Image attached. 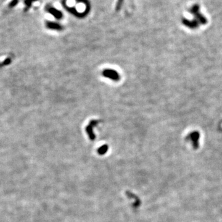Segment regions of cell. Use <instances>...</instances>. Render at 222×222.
Returning a JSON list of instances; mask_svg holds the SVG:
<instances>
[{"instance_id": "1", "label": "cell", "mask_w": 222, "mask_h": 222, "mask_svg": "<svg viewBox=\"0 0 222 222\" xmlns=\"http://www.w3.org/2000/svg\"><path fill=\"white\" fill-rule=\"evenodd\" d=\"M199 10V6L198 4H195L192 6L189 11L193 14L194 19L193 21H189L185 19L183 21L185 25L189 28L194 29L198 27L199 24H206L207 23V19L203 15L201 14Z\"/></svg>"}, {"instance_id": "2", "label": "cell", "mask_w": 222, "mask_h": 222, "mask_svg": "<svg viewBox=\"0 0 222 222\" xmlns=\"http://www.w3.org/2000/svg\"><path fill=\"white\" fill-rule=\"evenodd\" d=\"M102 75L104 77L109 78L111 80H114V81L119 80L120 78L119 75L116 71L114 70H111V69H106L105 70H104L102 72Z\"/></svg>"}, {"instance_id": "3", "label": "cell", "mask_w": 222, "mask_h": 222, "mask_svg": "<svg viewBox=\"0 0 222 222\" xmlns=\"http://www.w3.org/2000/svg\"><path fill=\"white\" fill-rule=\"evenodd\" d=\"M97 123V122L95 120H93L90 122V125L87 127V132L91 140H95V135L93 133V127H95Z\"/></svg>"}, {"instance_id": "4", "label": "cell", "mask_w": 222, "mask_h": 222, "mask_svg": "<svg viewBox=\"0 0 222 222\" xmlns=\"http://www.w3.org/2000/svg\"><path fill=\"white\" fill-rule=\"evenodd\" d=\"M126 194L129 198L135 200V203L133 204V206L135 207H138L140 206V205L141 204V201L138 197H136L135 194H133V193H132L131 192H130V191H127Z\"/></svg>"}, {"instance_id": "5", "label": "cell", "mask_w": 222, "mask_h": 222, "mask_svg": "<svg viewBox=\"0 0 222 222\" xmlns=\"http://www.w3.org/2000/svg\"><path fill=\"white\" fill-rule=\"evenodd\" d=\"M108 150V146L107 145H103L97 149V153L100 155L105 154Z\"/></svg>"}, {"instance_id": "6", "label": "cell", "mask_w": 222, "mask_h": 222, "mask_svg": "<svg viewBox=\"0 0 222 222\" xmlns=\"http://www.w3.org/2000/svg\"><path fill=\"white\" fill-rule=\"evenodd\" d=\"M49 27L51 29H59V30L61 29L59 25H58L57 24H49Z\"/></svg>"}]
</instances>
